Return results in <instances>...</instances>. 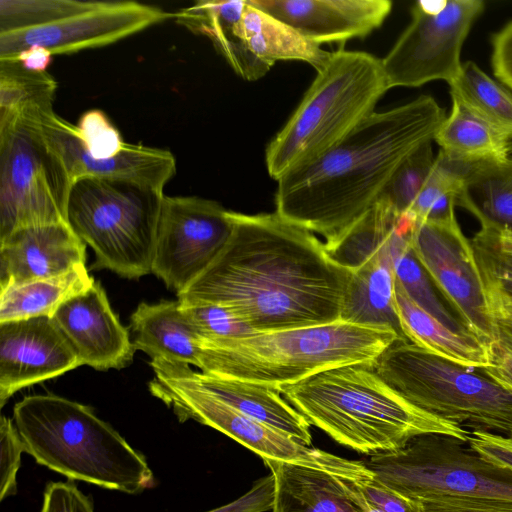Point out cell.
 Masks as SVG:
<instances>
[{
	"mask_svg": "<svg viewBox=\"0 0 512 512\" xmlns=\"http://www.w3.org/2000/svg\"><path fill=\"white\" fill-rule=\"evenodd\" d=\"M398 339L403 338L387 326L337 321L238 339L200 340L197 368L278 390L328 369L374 363Z\"/></svg>",
	"mask_w": 512,
	"mask_h": 512,
	"instance_id": "obj_5",
	"label": "cell"
},
{
	"mask_svg": "<svg viewBox=\"0 0 512 512\" xmlns=\"http://www.w3.org/2000/svg\"><path fill=\"white\" fill-rule=\"evenodd\" d=\"M151 394L171 408L180 422L194 420L237 441L264 460H275L322 470L354 482L374 478L364 461L346 459L293 438L254 420L199 387L185 363L151 359Z\"/></svg>",
	"mask_w": 512,
	"mask_h": 512,
	"instance_id": "obj_10",
	"label": "cell"
},
{
	"mask_svg": "<svg viewBox=\"0 0 512 512\" xmlns=\"http://www.w3.org/2000/svg\"><path fill=\"white\" fill-rule=\"evenodd\" d=\"M182 309L200 340H230L258 333L221 305L205 303Z\"/></svg>",
	"mask_w": 512,
	"mask_h": 512,
	"instance_id": "obj_38",
	"label": "cell"
},
{
	"mask_svg": "<svg viewBox=\"0 0 512 512\" xmlns=\"http://www.w3.org/2000/svg\"><path fill=\"white\" fill-rule=\"evenodd\" d=\"M275 481L272 512H359L341 477L287 462L264 460Z\"/></svg>",
	"mask_w": 512,
	"mask_h": 512,
	"instance_id": "obj_25",
	"label": "cell"
},
{
	"mask_svg": "<svg viewBox=\"0 0 512 512\" xmlns=\"http://www.w3.org/2000/svg\"><path fill=\"white\" fill-rule=\"evenodd\" d=\"M446 120L434 98L374 112L336 146L277 180L276 213L326 241L339 237L380 198L399 165L433 141Z\"/></svg>",
	"mask_w": 512,
	"mask_h": 512,
	"instance_id": "obj_2",
	"label": "cell"
},
{
	"mask_svg": "<svg viewBox=\"0 0 512 512\" xmlns=\"http://www.w3.org/2000/svg\"><path fill=\"white\" fill-rule=\"evenodd\" d=\"M41 117L0 124V239L24 227L67 223L73 182L43 136Z\"/></svg>",
	"mask_w": 512,
	"mask_h": 512,
	"instance_id": "obj_11",
	"label": "cell"
},
{
	"mask_svg": "<svg viewBox=\"0 0 512 512\" xmlns=\"http://www.w3.org/2000/svg\"><path fill=\"white\" fill-rule=\"evenodd\" d=\"M372 366L393 390L427 413L462 427L512 432V394L479 369L406 339L393 342Z\"/></svg>",
	"mask_w": 512,
	"mask_h": 512,
	"instance_id": "obj_7",
	"label": "cell"
},
{
	"mask_svg": "<svg viewBox=\"0 0 512 512\" xmlns=\"http://www.w3.org/2000/svg\"><path fill=\"white\" fill-rule=\"evenodd\" d=\"M164 194L136 183L100 178L73 182L67 223L95 254L93 269L138 279L151 273Z\"/></svg>",
	"mask_w": 512,
	"mask_h": 512,
	"instance_id": "obj_8",
	"label": "cell"
},
{
	"mask_svg": "<svg viewBox=\"0 0 512 512\" xmlns=\"http://www.w3.org/2000/svg\"><path fill=\"white\" fill-rule=\"evenodd\" d=\"M412 504L415 512H512V503L442 498L412 501Z\"/></svg>",
	"mask_w": 512,
	"mask_h": 512,
	"instance_id": "obj_45",
	"label": "cell"
},
{
	"mask_svg": "<svg viewBox=\"0 0 512 512\" xmlns=\"http://www.w3.org/2000/svg\"><path fill=\"white\" fill-rule=\"evenodd\" d=\"M449 86L451 96L512 140V93L503 84L467 61Z\"/></svg>",
	"mask_w": 512,
	"mask_h": 512,
	"instance_id": "obj_34",
	"label": "cell"
},
{
	"mask_svg": "<svg viewBox=\"0 0 512 512\" xmlns=\"http://www.w3.org/2000/svg\"><path fill=\"white\" fill-rule=\"evenodd\" d=\"M189 377L202 389L242 414L257 420L294 440L310 446V423L279 390L247 381L223 378L194 371L187 366Z\"/></svg>",
	"mask_w": 512,
	"mask_h": 512,
	"instance_id": "obj_21",
	"label": "cell"
},
{
	"mask_svg": "<svg viewBox=\"0 0 512 512\" xmlns=\"http://www.w3.org/2000/svg\"><path fill=\"white\" fill-rule=\"evenodd\" d=\"M175 14L135 1H92L86 9L50 24L0 33V59L34 46L53 55L114 43Z\"/></svg>",
	"mask_w": 512,
	"mask_h": 512,
	"instance_id": "obj_15",
	"label": "cell"
},
{
	"mask_svg": "<svg viewBox=\"0 0 512 512\" xmlns=\"http://www.w3.org/2000/svg\"><path fill=\"white\" fill-rule=\"evenodd\" d=\"M133 344L151 359L198 366L200 338L186 317L180 302H141L130 317Z\"/></svg>",
	"mask_w": 512,
	"mask_h": 512,
	"instance_id": "obj_23",
	"label": "cell"
},
{
	"mask_svg": "<svg viewBox=\"0 0 512 512\" xmlns=\"http://www.w3.org/2000/svg\"><path fill=\"white\" fill-rule=\"evenodd\" d=\"M233 228L230 211L196 196H164L151 273L177 294L217 257Z\"/></svg>",
	"mask_w": 512,
	"mask_h": 512,
	"instance_id": "obj_13",
	"label": "cell"
},
{
	"mask_svg": "<svg viewBox=\"0 0 512 512\" xmlns=\"http://www.w3.org/2000/svg\"><path fill=\"white\" fill-rule=\"evenodd\" d=\"M25 452L22 438L12 419H0V500L17 493V473L21 466V455Z\"/></svg>",
	"mask_w": 512,
	"mask_h": 512,
	"instance_id": "obj_40",
	"label": "cell"
},
{
	"mask_svg": "<svg viewBox=\"0 0 512 512\" xmlns=\"http://www.w3.org/2000/svg\"><path fill=\"white\" fill-rule=\"evenodd\" d=\"M432 141L413 151L396 169L380 198L386 200L400 215L408 212L434 167Z\"/></svg>",
	"mask_w": 512,
	"mask_h": 512,
	"instance_id": "obj_36",
	"label": "cell"
},
{
	"mask_svg": "<svg viewBox=\"0 0 512 512\" xmlns=\"http://www.w3.org/2000/svg\"><path fill=\"white\" fill-rule=\"evenodd\" d=\"M364 463L377 480L408 500L512 503V470L452 437L418 436L398 450L373 454Z\"/></svg>",
	"mask_w": 512,
	"mask_h": 512,
	"instance_id": "obj_9",
	"label": "cell"
},
{
	"mask_svg": "<svg viewBox=\"0 0 512 512\" xmlns=\"http://www.w3.org/2000/svg\"><path fill=\"white\" fill-rule=\"evenodd\" d=\"M76 129L85 150L96 160L116 156L125 145L117 128L98 109L85 112Z\"/></svg>",
	"mask_w": 512,
	"mask_h": 512,
	"instance_id": "obj_39",
	"label": "cell"
},
{
	"mask_svg": "<svg viewBox=\"0 0 512 512\" xmlns=\"http://www.w3.org/2000/svg\"><path fill=\"white\" fill-rule=\"evenodd\" d=\"M508 158L509 159H512V140L510 141L509 143V153H508Z\"/></svg>",
	"mask_w": 512,
	"mask_h": 512,
	"instance_id": "obj_51",
	"label": "cell"
},
{
	"mask_svg": "<svg viewBox=\"0 0 512 512\" xmlns=\"http://www.w3.org/2000/svg\"><path fill=\"white\" fill-rule=\"evenodd\" d=\"M372 364L328 369L278 390L310 424L359 453L395 451L430 434L467 443L469 431L408 402Z\"/></svg>",
	"mask_w": 512,
	"mask_h": 512,
	"instance_id": "obj_3",
	"label": "cell"
},
{
	"mask_svg": "<svg viewBox=\"0 0 512 512\" xmlns=\"http://www.w3.org/2000/svg\"><path fill=\"white\" fill-rule=\"evenodd\" d=\"M413 230L402 229L396 223L389 238L388 250L395 280L417 305L448 328L457 332H468L461 321L447 309L434 292L432 281L412 249Z\"/></svg>",
	"mask_w": 512,
	"mask_h": 512,
	"instance_id": "obj_33",
	"label": "cell"
},
{
	"mask_svg": "<svg viewBox=\"0 0 512 512\" xmlns=\"http://www.w3.org/2000/svg\"><path fill=\"white\" fill-rule=\"evenodd\" d=\"M95 283L86 266L0 291V322L53 317L59 307Z\"/></svg>",
	"mask_w": 512,
	"mask_h": 512,
	"instance_id": "obj_29",
	"label": "cell"
},
{
	"mask_svg": "<svg viewBox=\"0 0 512 512\" xmlns=\"http://www.w3.org/2000/svg\"><path fill=\"white\" fill-rule=\"evenodd\" d=\"M398 217L394 208L379 198L339 237L325 241L327 256L339 267L357 271L386 248Z\"/></svg>",
	"mask_w": 512,
	"mask_h": 512,
	"instance_id": "obj_31",
	"label": "cell"
},
{
	"mask_svg": "<svg viewBox=\"0 0 512 512\" xmlns=\"http://www.w3.org/2000/svg\"><path fill=\"white\" fill-rule=\"evenodd\" d=\"M395 308L405 339L468 368L492 365L491 344L469 332H457L417 305L395 280Z\"/></svg>",
	"mask_w": 512,
	"mask_h": 512,
	"instance_id": "obj_24",
	"label": "cell"
},
{
	"mask_svg": "<svg viewBox=\"0 0 512 512\" xmlns=\"http://www.w3.org/2000/svg\"><path fill=\"white\" fill-rule=\"evenodd\" d=\"M241 35L251 53L271 67L276 61L298 60L310 64L317 71L331 53L278 18L250 5L247 0Z\"/></svg>",
	"mask_w": 512,
	"mask_h": 512,
	"instance_id": "obj_27",
	"label": "cell"
},
{
	"mask_svg": "<svg viewBox=\"0 0 512 512\" xmlns=\"http://www.w3.org/2000/svg\"><path fill=\"white\" fill-rule=\"evenodd\" d=\"M86 244L68 223L18 229L0 239V291L85 265Z\"/></svg>",
	"mask_w": 512,
	"mask_h": 512,
	"instance_id": "obj_20",
	"label": "cell"
},
{
	"mask_svg": "<svg viewBox=\"0 0 512 512\" xmlns=\"http://www.w3.org/2000/svg\"><path fill=\"white\" fill-rule=\"evenodd\" d=\"M246 0L198 1L175 13L178 23L193 33L208 37L231 68L247 81L262 78L271 68L246 46L241 24Z\"/></svg>",
	"mask_w": 512,
	"mask_h": 512,
	"instance_id": "obj_22",
	"label": "cell"
},
{
	"mask_svg": "<svg viewBox=\"0 0 512 512\" xmlns=\"http://www.w3.org/2000/svg\"><path fill=\"white\" fill-rule=\"evenodd\" d=\"M73 347L48 316L0 322V407L23 388L81 366Z\"/></svg>",
	"mask_w": 512,
	"mask_h": 512,
	"instance_id": "obj_16",
	"label": "cell"
},
{
	"mask_svg": "<svg viewBox=\"0 0 512 512\" xmlns=\"http://www.w3.org/2000/svg\"><path fill=\"white\" fill-rule=\"evenodd\" d=\"M484 8L482 0L415 2L411 22L382 59L389 89L452 84L462 69V46Z\"/></svg>",
	"mask_w": 512,
	"mask_h": 512,
	"instance_id": "obj_12",
	"label": "cell"
},
{
	"mask_svg": "<svg viewBox=\"0 0 512 512\" xmlns=\"http://www.w3.org/2000/svg\"><path fill=\"white\" fill-rule=\"evenodd\" d=\"M40 127L72 182L82 178L119 180L163 192L176 172V160L170 151L139 144L125 143L116 156L96 160L85 150L76 126L54 111L42 115Z\"/></svg>",
	"mask_w": 512,
	"mask_h": 512,
	"instance_id": "obj_17",
	"label": "cell"
},
{
	"mask_svg": "<svg viewBox=\"0 0 512 512\" xmlns=\"http://www.w3.org/2000/svg\"><path fill=\"white\" fill-rule=\"evenodd\" d=\"M92 1L0 0V33L41 27L82 11Z\"/></svg>",
	"mask_w": 512,
	"mask_h": 512,
	"instance_id": "obj_37",
	"label": "cell"
},
{
	"mask_svg": "<svg viewBox=\"0 0 512 512\" xmlns=\"http://www.w3.org/2000/svg\"><path fill=\"white\" fill-rule=\"evenodd\" d=\"M470 240L484 287L512 294V230L480 222Z\"/></svg>",
	"mask_w": 512,
	"mask_h": 512,
	"instance_id": "obj_35",
	"label": "cell"
},
{
	"mask_svg": "<svg viewBox=\"0 0 512 512\" xmlns=\"http://www.w3.org/2000/svg\"><path fill=\"white\" fill-rule=\"evenodd\" d=\"M365 497L382 512H415L408 500L374 478L357 482Z\"/></svg>",
	"mask_w": 512,
	"mask_h": 512,
	"instance_id": "obj_46",
	"label": "cell"
},
{
	"mask_svg": "<svg viewBox=\"0 0 512 512\" xmlns=\"http://www.w3.org/2000/svg\"><path fill=\"white\" fill-rule=\"evenodd\" d=\"M344 491L359 512H382L363 494L357 482L341 478Z\"/></svg>",
	"mask_w": 512,
	"mask_h": 512,
	"instance_id": "obj_49",
	"label": "cell"
},
{
	"mask_svg": "<svg viewBox=\"0 0 512 512\" xmlns=\"http://www.w3.org/2000/svg\"><path fill=\"white\" fill-rule=\"evenodd\" d=\"M351 273L341 321L387 326L405 339L395 308V275L388 243L379 255Z\"/></svg>",
	"mask_w": 512,
	"mask_h": 512,
	"instance_id": "obj_26",
	"label": "cell"
},
{
	"mask_svg": "<svg viewBox=\"0 0 512 512\" xmlns=\"http://www.w3.org/2000/svg\"><path fill=\"white\" fill-rule=\"evenodd\" d=\"M495 339L512 351V325L495 320ZM495 340V341H496Z\"/></svg>",
	"mask_w": 512,
	"mask_h": 512,
	"instance_id": "obj_50",
	"label": "cell"
},
{
	"mask_svg": "<svg viewBox=\"0 0 512 512\" xmlns=\"http://www.w3.org/2000/svg\"><path fill=\"white\" fill-rule=\"evenodd\" d=\"M275 481L270 473L256 480L251 488L236 500L206 512H267L273 509Z\"/></svg>",
	"mask_w": 512,
	"mask_h": 512,
	"instance_id": "obj_43",
	"label": "cell"
},
{
	"mask_svg": "<svg viewBox=\"0 0 512 512\" xmlns=\"http://www.w3.org/2000/svg\"><path fill=\"white\" fill-rule=\"evenodd\" d=\"M451 98L450 115L434 138L440 150L451 158L469 163L507 160L511 140L459 99Z\"/></svg>",
	"mask_w": 512,
	"mask_h": 512,
	"instance_id": "obj_28",
	"label": "cell"
},
{
	"mask_svg": "<svg viewBox=\"0 0 512 512\" xmlns=\"http://www.w3.org/2000/svg\"><path fill=\"white\" fill-rule=\"evenodd\" d=\"M491 65L494 76L512 90V21L491 37Z\"/></svg>",
	"mask_w": 512,
	"mask_h": 512,
	"instance_id": "obj_44",
	"label": "cell"
},
{
	"mask_svg": "<svg viewBox=\"0 0 512 512\" xmlns=\"http://www.w3.org/2000/svg\"><path fill=\"white\" fill-rule=\"evenodd\" d=\"M387 90L382 59L363 51L331 52L294 113L268 144L269 176L277 181L336 146L375 112Z\"/></svg>",
	"mask_w": 512,
	"mask_h": 512,
	"instance_id": "obj_6",
	"label": "cell"
},
{
	"mask_svg": "<svg viewBox=\"0 0 512 512\" xmlns=\"http://www.w3.org/2000/svg\"><path fill=\"white\" fill-rule=\"evenodd\" d=\"M457 205L479 222L512 230V159L470 163Z\"/></svg>",
	"mask_w": 512,
	"mask_h": 512,
	"instance_id": "obj_30",
	"label": "cell"
},
{
	"mask_svg": "<svg viewBox=\"0 0 512 512\" xmlns=\"http://www.w3.org/2000/svg\"><path fill=\"white\" fill-rule=\"evenodd\" d=\"M467 444L486 460L512 470V432L473 429L469 431Z\"/></svg>",
	"mask_w": 512,
	"mask_h": 512,
	"instance_id": "obj_42",
	"label": "cell"
},
{
	"mask_svg": "<svg viewBox=\"0 0 512 512\" xmlns=\"http://www.w3.org/2000/svg\"><path fill=\"white\" fill-rule=\"evenodd\" d=\"M13 419L25 452L69 480L131 495L154 486L146 457L90 406L30 395L14 405Z\"/></svg>",
	"mask_w": 512,
	"mask_h": 512,
	"instance_id": "obj_4",
	"label": "cell"
},
{
	"mask_svg": "<svg viewBox=\"0 0 512 512\" xmlns=\"http://www.w3.org/2000/svg\"><path fill=\"white\" fill-rule=\"evenodd\" d=\"M41 512H95L91 499L71 480L49 482L44 490Z\"/></svg>",
	"mask_w": 512,
	"mask_h": 512,
	"instance_id": "obj_41",
	"label": "cell"
},
{
	"mask_svg": "<svg viewBox=\"0 0 512 512\" xmlns=\"http://www.w3.org/2000/svg\"><path fill=\"white\" fill-rule=\"evenodd\" d=\"M311 42L343 44L364 38L389 16V0H247Z\"/></svg>",
	"mask_w": 512,
	"mask_h": 512,
	"instance_id": "obj_19",
	"label": "cell"
},
{
	"mask_svg": "<svg viewBox=\"0 0 512 512\" xmlns=\"http://www.w3.org/2000/svg\"><path fill=\"white\" fill-rule=\"evenodd\" d=\"M52 53L39 46L20 52L15 58L26 68L35 72H46L52 60Z\"/></svg>",
	"mask_w": 512,
	"mask_h": 512,
	"instance_id": "obj_48",
	"label": "cell"
},
{
	"mask_svg": "<svg viewBox=\"0 0 512 512\" xmlns=\"http://www.w3.org/2000/svg\"><path fill=\"white\" fill-rule=\"evenodd\" d=\"M52 319L82 365L105 371L132 362L136 349L128 329L121 324L98 281L62 304Z\"/></svg>",
	"mask_w": 512,
	"mask_h": 512,
	"instance_id": "obj_18",
	"label": "cell"
},
{
	"mask_svg": "<svg viewBox=\"0 0 512 512\" xmlns=\"http://www.w3.org/2000/svg\"><path fill=\"white\" fill-rule=\"evenodd\" d=\"M56 89L49 73L26 69L16 58L0 59V124L53 112Z\"/></svg>",
	"mask_w": 512,
	"mask_h": 512,
	"instance_id": "obj_32",
	"label": "cell"
},
{
	"mask_svg": "<svg viewBox=\"0 0 512 512\" xmlns=\"http://www.w3.org/2000/svg\"><path fill=\"white\" fill-rule=\"evenodd\" d=\"M484 291L491 318L512 325V294L488 287Z\"/></svg>",
	"mask_w": 512,
	"mask_h": 512,
	"instance_id": "obj_47",
	"label": "cell"
},
{
	"mask_svg": "<svg viewBox=\"0 0 512 512\" xmlns=\"http://www.w3.org/2000/svg\"><path fill=\"white\" fill-rule=\"evenodd\" d=\"M230 217L224 248L177 294L182 306L221 305L256 332L341 321L352 273L327 256L314 233L276 212Z\"/></svg>",
	"mask_w": 512,
	"mask_h": 512,
	"instance_id": "obj_1",
	"label": "cell"
},
{
	"mask_svg": "<svg viewBox=\"0 0 512 512\" xmlns=\"http://www.w3.org/2000/svg\"><path fill=\"white\" fill-rule=\"evenodd\" d=\"M412 249L457 318L468 332L482 341H495L484 285L470 240L456 217L417 222L411 235Z\"/></svg>",
	"mask_w": 512,
	"mask_h": 512,
	"instance_id": "obj_14",
	"label": "cell"
}]
</instances>
